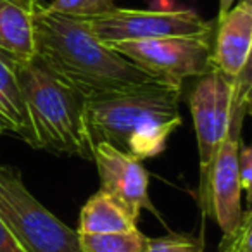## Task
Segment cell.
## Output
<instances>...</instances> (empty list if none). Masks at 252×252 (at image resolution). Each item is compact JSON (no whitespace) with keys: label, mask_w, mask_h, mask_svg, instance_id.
Listing matches in <instances>:
<instances>
[{"label":"cell","mask_w":252,"mask_h":252,"mask_svg":"<svg viewBox=\"0 0 252 252\" xmlns=\"http://www.w3.org/2000/svg\"><path fill=\"white\" fill-rule=\"evenodd\" d=\"M32 61L73 88L85 102L158 81L102 43L87 19L54 12L40 2L33 18Z\"/></svg>","instance_id":"cell-1"},{"label":"cell","mask_w":252,"mask_h":252,"mask_svg":"<svg viewBox=\"0 0 252 252\" xmlns=\"http://www.w3.org/2000/svg\"><path fill=\"white\" fill-rule=\"evenodd\" d=\"M100 178V190L121 202L133 216L149 209L159 216L149 199V173L142 161L118 151L112 145L94 144V159Z\"/></svg>","instance_id":"cell-9"},{"label":"cell","mask_w":252,"mask_h":252,"mask_svg":"<svg viewBox=\"0 0 252 252\" xmlns=\"http://www.w3.org/2000/svg\"><path fill=\"white\" fill-rule=\"evenodd\" d=\"M0 133H2V126H0Z\"/></svg>","instance_id":"cell-21"},{"label":"cell","mask_w":252,"mask_h":252,"mask_svg":"<svg viewBox=\"0 0 252 252\" xmlns=\"http://www.w3.org/2000/svg\"><path fill=\"white\" fill-rule=\"evenodd\" d=\"M251 64L237 76L233 112L228 133L211 166L207 216L214 218L223 235H230L242 220V187L238 180V149L242 145V126L251 107Z\"/></svg>","instance_id":"cell-6"},{"label":"cell","mask_w":252,"mask_h":252,"mask_svg":"<svg viewBox=\"0 0 252 252\" xmlns=\"http://www.w3.org/2000/svg\"><path fill=\"white\" fill-rule=\"evenodd\" d=\"M0 252H26L0 221Z\"/></svg>","instance_id":"cell-19"},{"label":"cell","mask_w":252,"mask_h":252,"mask_svg":"<svg viewBox=\"0 0 252 252\" xmlns=\"http://www.w3.org/2000/svg\"><path fill=\"white\" fill-rule=\"evenodd\" d=\"M144 252H204V238L189 233H168L149 238Z\"/></svg>","instance_id":"cell-16"},{"label":"cell","mask_w":252,"mask_h":252,"mask_svg":"<svg viewBox=\"0 0 252 252\" xmlns=\"http://www.w3.org/2000/svg\"><path fill=\"white\" fill-rule=\"evenodd\" d=\"M238 180H240V187L245 192H251L252 185V149L249 145H244L242 142L240 149H238Z\"/></svg>","instance_id":"cell-18"},{"label":"cell","mask_w":252,"mask_h":252,"mask_svg":"<svg viewBox=\"0 0 252 252\" xmlns=\"http://www.w3.org/2000/svg\"><path fill=\"white\" fill-rule=\"evenodd\" d=\"M138 218L133 216L121 202L98 190L87 200L80 213L78 235L121 233L137 228Z\"/></svg>","instance_id":"cell-13"},{"label":"cell","mask_w":252,"mask_h":252,"mask_svg":"<svg viewBox=\"0 0 252 252\" xmlns=\"http://www.w3.org/2000/svg\"><path fill=\"white\" fill-rule=\"evenodd\" d=\"M237 0H220V12H218V19H221L231 7L235 5Z\"/></svg>","instance_id":"cell-20"},{"label":"cell","mask_w":252,"mask_h":252,"mask_svg":"<svg viewBox=\"0 0 252 252\" xmlns=\"http://www.w3.org/2000/svg\"><path fill=\"white\" fill-rule=\"evenodd\" d=\"M180 98L182 87L152 81L85 102L92 144L104 142L138 161L158 158L182 125Z\"/></svg>","instance_id":"cell-2"},{"label":"cell","mask_w":252,"mask_h":252,"mask_svg":"<svg viewBox=\"0 0 252 252\" xmlns=\"http://www.w3.org/2000/svg\"><path fill=\"white\" fill-rule=\"evenodd\" d=\"M38 0H0V50L18 61L33 59V18Z\"/></svg>","instance_id":"cell-12"},{"label":"cell","mask_w":252,"mask_h":252,"mask_svg":"<svg viewBox=\"0 0 252 252\" xmlns=\"http://www.w3.org/2000/svg\"><path fill=\"white\" fill-rule=\"evenodd\" d=\"M16 61L18 59L0 50V126L2 131H11L33 149H38L25 97L16 76Z\"/></svg>","instance_id":"cell-11"},{"label":"cell","mask_w":252,"mask_h":252,"mask_svg":"<svg viewBox=\"0 0 252 252\" xmlns=\"http://www.w3.org/2000/svg\"><path fill=\"white\" fill-rule=\"evenodd\" d=\"M214 35V33H213ZM213 35L168 36V38L121 42L109 45L158 81L182 87L189 78L214 71Z\"/></svg>","instance_id":"cell-7"},{"label":"cell","mask_w":252,"mask_h":252,"mask_svg":"<svg viewBox=\"0 0 252 252\" xmlns=\"http://www.w3.org/2000/svg\"><path fill=\"white\" fill-rule=\"evenodd\" d=\"M16 76L38 149L94 159L83 97L33 61H16Z\"/></svg>","instance_id":"cell-3"},{"label":"cell","mask_w":252,"mask_h":252,"mask_svg":"<svg viewBox=\"0 0 252 252\" xmlns=\"http://www.w3.org/2000/svg\"><path fill=\"white\" fill-rule=\"evenodd\" d=\"M50 11L80 19H94L116 9L112 0H54L47 5Z\"/></svg>","instance_id":"cell-15"},{"label":"cell","mask_w":252,"mask_h":252,"mask_svg":"<svg viewBox=\"0 0 252 252\" xmlns=\"http://www.w3.org/2000/svg\"><path fill=\"white\" fill-rule=\"evenodd\" d=\"M0 221L26 252H81L78 231L42 206L19 171L4 164H0Z\"/></svg>","instance_id":"cell-4"},{"label":"cell","mask_w":252,"mask_h":252,"mask_svg":"<svg viewBox=\"0 0 252 252\" xmlns=\"http://www.w3.org/2000/svg\"><path fill=\"white\" fill-rule=\"evenodd\" d=\"M235 92H237V76L231 78L220 71H211L197 78V83L193 85L189 95V107L199 145L197 200L204 218L207 216L211 166L230 128Z\"/></svg>","instance_id":"cell-5"},{"label":"cell","mask_w":252,"mask_h":252,"mask_svg":"<svg viewBox=\"0 0 252 252\" xmlns=\"http://www.w3.org/2000/svg\"><path fill=\"white\" fill-rule=\"evenodd\" d=\"M213 42L214 71L238 76L251 64L252 0H238L221 19H216Z\"/></svg>","instance_id":"cell-10"},{"label":"cell","mask_w":252,"mask_h":252,"mask_svg":"<svg viewBox=\"0 0 252 252\" xmlns=\"http://www.w3.org/2000/svg\"><path fill=\"white\" fill-rule=\"evenodd\" d=\"M251 226V211H244L238 226L230 235H223V240L220 244L221 252H252Z\"/></svg>","instance_id":"cell-17"},{"label":"cell","mask_w":252,"mask_h":252,"mask_svg":"<svg viewBox=\"0 0 252 252\" xmlns=\"http://www.w3.org/2000/svg\"><path fill=\"white\" fill-rule=\"evenodd\" d=\"M147 242L149 237L138 228L121 233L80 235L81 252H144Z\"/></svg>","instance_id":"cell-14"},{"label":"cell","mask_w":252,"mask_h":252,"mask_svg":"<svg viewBox=\"0 0 252 252\" xmlns=\"http://www.w3.org/2000/svg\"><path fill=\"white\" fill-rule=\"evenodd\" d=\"M87 21L94 35L105 45L168 36L213 35L216 28V21H206L189 9L138 11L116 7L112 12Z\"/></svg>","instance_id":"cell-8"}]
</instances>
